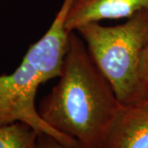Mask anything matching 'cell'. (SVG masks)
Wrapping results in <instances>:
<instances>
[{"instance_id":"cell-1","label":"cell","mask_w":148,"mask_h":148,"mask_svg":"<svg viewBox=\"0 0 148 148\" xmlns=\"http://www.w3.org/2000/svg\"><path fill=\"white\" fill-rule=\"evenodd\" d=\"M122 106L83 39L71 32L58 82L42 98L40 115L78 148H102Z\"/></svg>"},{"instance_id":"cell-2","label":"cell","mask_w":148,"mask_h":148,"mask_svg":"<svg viewBox=\"0 0 148 148\" xmlns=\"http://www.w3.org/2000/svg\"><path fill=\"white\" fill-rule=\"evenodd\" d=\"M76 32L83 39L90 56L110 81L123 106L147 100V88L139 75V62L148 44V8L117 26L91 22Z\"/></svg>"},{"instance_id":"cell-3","label":"cell","mask_w":148,"mask_h":148,"mask_svg":"<svg viewBox=\"0 0 148 148\" xmlns=\"http://www.w3.org/2000/svg\"><path fill=\"white\" fill-rule=\"evenodd\" d=\"M42 83L38 72L24 59L13 73L0 75V127L22 122L38 133L45 132L69 147L78 148L73 139L50 127L40 115L36 96Z\"/></svg>"},{"instance_id":"cell-4","label":"cell","mask_w":148,"mask_h":148,"mask_svg":"<svg viewBox=\"0 0 148 148\" xmlns=\"http://www.w3.org/2000/svg\"><path fill=\"white\" fill-rule=\"evenodd\" d=\"M73 1L63 0L47 32L32 44L22 58L34 67L43 82L58 77L61 73L71 34L66 27V20Z\"/></svg>"},{"instance_id":"cell-5","label":"cell","mask_w":148,"mask_h":148,"mask_svg":"<svg viewBox=\"0 0 148 148\" xmlns=\"http://www.w3.org/2000/svg\"><path fill=\"white\" fill-rule=\"evenodd\" d=\"M148 8V0H74L69 9L66 27L69 32L91 22L128 18Z\"/></svg>"},{"instance_id":"cell-6","label":"cell","mask_w":148,"mask_h":148,"mask_svg":"<svg viewBox=\"0 0 148 148\" xmlns=\"http://www.w3.org/2000/svg\"><path fill=\"white\" fill-rule=\"evenodd\" d=\"M102 148H148V99L122 106Z\"/></svg>"},{"instance_id":"cell-7","label":"cell","mask_w":148,"mask_h":148,"mask_svg":"<svg viewBox=\"0 0 148 148\" xmlns=\"http://www.w3.org/2000/svg\"><path fill=\"white\" fill-rule=\"evenodd\" d=\"M38 132L25 123L0 127V148H34Z\"/></svg>"},{"instance_id":"cell-8","label":"cell","mask_w":148,"mask_h":148,"mask_svg":"<svg viewBox=\"0 0 148 148\" xmlns=\"http://www.w3.org/2000/svg\"><path fill=\"white\" fill-rule=\"evenodd\" d=\"M34 148H73L62 143L58 139L45 132L37 134Z\"/></svg>"},{"instance_id":"cell-9","label":"cell","mask_w":148,"mask_h":148,"mask_svg":"<svg viewBox=\"0 0 148 148\" xmlns=\"http://www.w3.org/2000/svg\"><path fill=\"white\" fill-rule=\"evenodd\" d=\"M139 75L148 90V44L143 49L139 62Z\"/></svg>"}]
</instances>
